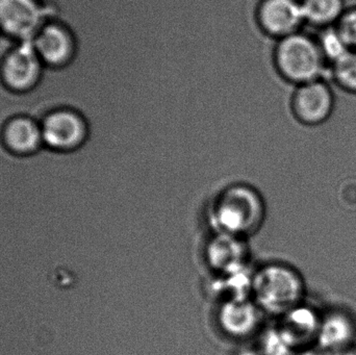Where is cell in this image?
Segmentation results:
<instances>
[{
	"mask_svg": "<svg viewBox=\"0 0 356 355\" xmlns=\"http://www.w3.org/2000/svg\"><path fill=\"white\" fill-rule=\"evenodd\" d=\"M305 25L316 31L338 24L347 8L346 0H301Z\"/></svg>",
	"mask_w": 356,
	"mask_h": 355,
	"instance_id": "4fadbf2b",
	"label": "cell"
},
{
	"mask_svg": "<svg viewBox=\"0 0 356 355\" xmlns=\"http://www.w3.org/2000/svg\"><path fill=\"white\" fill-rule=\"evenodd\" d=\"M275 62L282 76L296 87L325 79L328 73L316 35L303 31L278 40Z\"/></svg>",
	"mask_w": 356,
	"mask_h": 355,
	"instance_id": "3957f363",
	"label": "cell"
},
{
	"mask_svg": "<svg viewBox=\"0 0 356 355\" xmlns=\"http://www.w3.org/2000/svg\"><path fill=\"white\" fill-rule=\"evenodd\" d=\"M43 6L37 0H0V29L20 41H31L45 24Z\"/></svg>",
	"mask_w": 356,
	"mask_h": 355,
	"instance_id": "ba28073f",
	"label": "cell"
},
{
	"mask_svg": "<svg viewBox=\"0 0 356 355\" xmlns=\"http://www.w3.org/2000/svg\"><path fill=\"white\" fill-rule=\"evenodd\" d=\"M315 35L330 70V66L349 51V48L336 26L318 31Z\"/></svg>",
	"mask_w": 356,
	"mask_h": 355,
	"instance_id": "9a60e30c",
	"label": "cell"
},
{
	"mask_svg": "<svg viewBox=\"0 0 356 355\" xmlns=\"http://www.w3.org/2000/svg\"><path fill=\"white\" fill-rule=\"evenodd\" d=\"M247 248L245 239L215 233L205 248L207 264L221 275L232 274L247 267Z\"/></svg>",
	"mask_w": 356,
	"mask_h": 355,
	"instance_id": "8fae6325",
	"label": "cell"
},
{
	"mask_svg": "<svg viewBox=\"0 0 356 355\" xmlns=\"http://www.w3.org/2000/svg\"><path fill=\"white\" fill-rule=\"evenodd\" d=\"M261 315V311L252 299L230 298L220 306L218 324L222 333L232 339H249L259 331Z\"/></svg>",
	"mask_w": 356,
	"mask_h": 355,
	"instance_id": "9c48e42d",
	"label": "cell"
},
{
	"mask_svg": "<svg viewBox=\"0 0 356 355\" xmlns=\"http://www.w3.org/2000/svg\"><path fill=\"white\" fill-rule=\"evenodd\" d=\"M305 281L290 265L270 263L252 274L250 295L261 313L284 317L300 306L305 296Z\"/></svg>",
	"mask_w": 356,
	"mask_h": 355,
	"instance_id": "7a4b0ae2",
	"label": "cell"
},
{
	"mask_svg": "<svg viewBox=\"0 0 356 355\" xmlns=\"http://www.w3.org/2000/svg\"><path fill=\"white\" fill-rule=\"evenodd\" d=\"M41 129L44 144L58 154H76L89 139L87 121L69 106L48 114L41 123Z\"/></svg>",
	"mask_w": 356,
	"mask_h": 355,
	"instance_id": "5b68a950",
	"label": "cell"
},
{
	"mask_svg": "<svg viewBox=\"0 0 356 355\" xmlns=\"http://www.w3.org/2000/svg\"><path fill=\"white\" fill-rule=\"evenodd\" d=\"M294 355H326L321 354V352H312V350H301V352H297Z\"/></svg>",
	"mask_w": 356,
	"mask_h": 355,
	"instance_id": "e0dca14e",
	"label": "cell"
},
{
	"mask_svg": "<svg viewBox=\"0 0 356 355\" xmlns=\"http://www.w3.org/2000/svg\"><path fill=\"white\" fill-rule=\"evenodd\" d=\"M266 204L257 190L245 183H234L220 192L209 210L215 233L246 240L263 226Z\"/></svg>",
	"mask_w": 356,
	"mask_h": 355,
	"instance_id": "6da1fadb",
	"label": "cell"
},
{
	"mask_svg": "<svg viewBox=\"0 0 356 355\" xmlns=\"http://www.w3.org/2000/svg\"><path fill=\"white\" fill-rule=\"evenodd\" d=\"M336 28L349 50L356 51V4L347 6L346 10L336 25Z\"/></svg>",
	"mask_w": 356,
	"mask_h": 355,
	"instance_id": "2e32d148",
	"label": "cell"
},
{
	"mask_svg": "<svg viewBox=\"0 0 356 355\" xmlns=\"http://www.w3.org/2000/svg\"><path fill=\"white\" fill-rule=\"evenodd\" d=\"M332 85L344 93L356 96V51L349 50L338 62L330 66Z\"/></svg>",
	"mask_w": 356,
	"mask_h": 355,
	"instance_id": "5bb4252c",
	"label": "cell"
},
{
	"mask_svg": "<svg viewBox=\"0 0 356 355\" xmlns=\"http://www.w3.org/2000/svg\"><path fill=\"white\" fill-rule=\"evenodd\" d=\"M42 63L54 68H69L77 53V41L68 24L45 23L31 40Z\"/></svg>",
	"mask_w": 356,
	"mask_h": 355,
	"instance_id": "8992f818",
	"label": "cell"
},
{
	"mask_svg": "<svg viewBox=\"0 0 356 355\" xmlns=\"http://www.w3.org/2000/svg\"><path fill=\"white\" fill-rule=\"evenodd\" d=\"M259 20L264 31L278 40L303 31L305 21L301 0H263Z\"/></svg>",
	"mask_w": 356,
	"mask_h": 355,
	"instance_id": "30bf717a",
	"label": "cell"
},
{
	"mask_svg": "<svg viewBox=\"0 0 356 355\" xmlns=\"http://www.w3.org/2000/svg\"><path fill=\"white\" fill-rule=\"evenodd\" d=\"M336 106L334 87L325 79L297 85L293 93V115L303 129L325 124L334 116Z\"/></svg>",
	"mask_w": 356,
	"mask_h": 355,
	"instance_id": "277c9868",
	"label": "cell"
},
{
	"mask_svg": "<svg viewBox=\"0 0 356 355\" xmlns=\"http://www.w3.org/2000/svg\"><path fill=\"white\" fill-rule=\"evenodd\" d=\"M43 65L33 42L21 41L3 58L2 81L12 91L19 93L31 91L41 79Z\"/></svg>",
	"mask_w": 356,
	"mask_h": 355,
	"instance_id": "52a82bcc",
	"label": "cell"
},
{
	"mask_svg": "<svg viewBox=\"0 0 356 355\" xmlns=\"http://www.w3.org/2000/svg\"><path fill=\"white\" fill-rule=\"evenodd\" d=\"M2 142L4 147L16 156L35 154L44 144L41 124L29 117H15L4 125Z\"/></svg>",
	"mask_w": 356,
	"mask_h": 355,
	"instance_id": "7c38bea8",
	"label": "cell"
}]
</instances>
